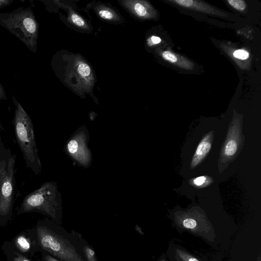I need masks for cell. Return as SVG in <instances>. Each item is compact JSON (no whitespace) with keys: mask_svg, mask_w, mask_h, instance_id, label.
I'll list each match as a JSON object with an SVG mask.
<instances>
[{"mask_svg":"<svg viewBox=\"0 0 261 261\" xmlns=\"http://www.w3.org/2000/svg\"><path fill=\"white\" fill-rule=\"evenodd\" d=\"M51 66L61 82L76 95L94 96L96 75L93 67L81 55L60 50L53 56Z\"/></svg>","mask_w":261,"mask_h":261,"instance_id":"obj_1","label":"cell"},{"mask_svg":"<svg viewBox=\"0 0 261 261\" xmlns=\"http://www.w3.org/2000/svg\"><path fill=\"white\" fill-rule=\"evenodd\" d=\"M0 25L19 39L31 51H37L39 24L31 7H19L11 12L0 13Z\"/></svg>","mask_w":261,"mask_h":261,"instance_id":"obj_2","label":"cell"},{"mask_svg":"<svg viewBox=\"0 0 261 261\" xmlns=\"http://www.w3.org/2000/svg\"><path fill=\"white\" fill-rule=\"evenodd\" d=\"M16 106L14 123L16 138L28 166L35 171V165H40L35 139L33 125L30 116L15 97H12Z\"/></svg>","mask_w":261,"mask_h":261,"instance_id":"obj_3","label":"cell"},{"mask_svg":"<svg viewBox=\"0 0 261 261\" xmlns=\"http://www.w3.org/2000/svg\"><path fill=\"white\" fill-rule=\"evenodd\" d=\"M37 233L41 247L54 256L65 261H84L72 244L46 227H37Z\"/></svg>","mask_w":261,"mask_h":261,"instance_id":"obj_4","label":"cell"},{"mask_svg":"<svg viewBox=\"0 0 261 261\" xmlns=\"http://www.w3.org/2000/svg\"><path fill=\"white\" fill-rule=\"evenodd\" d=\"M14 163V157L9 160L7 168L5 162H0V215H7L11 207Z\"/></svg>","mask_w":261,"mask_h":261,"instance_id":"obj_5","label":"cell"},{"mask_svg":"<svg viewBox=\"0 0 261 261\" xmlns=\"http://www.w3.org/2000/svg\"><path fill=\"white\" fill-rule=\"evenodd\" d=\"M47 191V188L42 187L28 195L24 198L18 213L39 210L54 216L51 205L48 204L45 196Z\"/></svg>","mask_w":261,"mask_h":261,"instance_id":"obj_6","label":"cell"},{"mask_svg":"<svg viewBox=\"0 0 261 261\" xmlns=\"http://www.w3.org/2000/svg\"><path fill=\"white\" fill-rule=\"evenodd\" d=\"M120 5L132 16L139 19H146L152 16L151 8L145 1H120Z\"/></svg>","mask_w":261,"mask_h":261,"instance_id":"obj_7","label":"cell"},{"mask_svg":"<svg viewBox=\"0 0 261 261\" xmlns=\"http://www.w3.org/2000/svg\"><path fill=\"white\" fill-rule=\"evenodd\" d=\"M94 11L102 20L112 23H120L123 18L114 9L104 4H96L93 6Z\"/></svg>","mask_w":261,"mask_h":261,"instance_id":"obj_8","label":"cell"},{"mask_svg":"<svg viewBox=\"0 0 261 261\" xmlns=\"http://www.w3.org/2000/svg\"><path fill=\"white\" fill-rule=\"evenodd\" d=\"M61 5L68 10L66 18L68 24L71 25L72 28L80 32L84 33L91 32L92 28L91 25L89 24L84 18L69 6L62 4Z\"/></svg>","mask_w":261,"mask_h":261,"instance_id":"obj_9","label":"cell"},{"mask_svg":"<svg viewBox=\"0 0 261 261\" xmlns=\"http://www.w3.org/2000/svg\"><path fill=\"white\" fill-rule=\"evenodd\" d=\"M211 147V145L209 142L206 141L201 142L197 148L193 163L196 164L210 151Z\"/></svg>","mask_w":261,"mask_h":261,"instance_id":"obj_10","label":"cell"},{"mask_svg":"<svg viewBox=\"0 0 261 261\" xmlns=\"http://www.w3.org/2000/svg\"><path fill=\"white\" fill-rule=\"evenodd\" d=\"M15 244L16 246L23 252L28 251L31 246L29 240L22 235L18 236L15 239Z\"/></svg>","mask_w":261,"mask_h":261,"instance_id":"obj_11","label":"cell"},{"mask_svg":"<svg viewBox=\"0 0 261 261\" xmlns=\"http://www.w3.org/2000/svg\"><path fill=\"white\" fill-rule=\"evenodd\" d=\"M176 258L178 261H200L196 257L181 249L176 250Z\"/></svg>","mask_w":261,"mask_h":261,"instance_id":"obj_12","label":"cell"},{"mask_svg":"<svg viewBox=\"0 0 261 261\" xmlns=\"http://www.w3.org/2000/svg\"><path fill=\"white\" fill-rule=\"evenodd\" d=\"M227 2L231 7L239 11L244 10L246 7L245 1L242 0H228Z\"/></svg>","mask_w":261,"mask_h":261,"instance_id":"obj_13","label":"cell"},{"mask_svg":"<svg viewBox=\"0 0 261 261\" xmlns=\"http://www.w3.org/2000/svg\"><path fill=\"white\" fill-rule=\"evenodd\" d=\"M237 143L234 140H230L227 143L225 148V154L228 156L232 155L237 151Z\"/></svg>","mask_w":261,"mask_h":261,"instance_id":"obj_14","label":"cell"},{"mask_svg":"<svg viewBox=\"0 0 261 261\" xmlns=\"http://www.w3.org/2000/svg\"><path fill=\"white\" fill-rule=\"evenodd\" d=\"M163 59L172 63H175L178 61L177 57L173 53L168 51H164L162 53Z\"/></svg>","mask_w":261,"mask_h":261,"instance_id":"obj_15","label":"cell"},{"mask_svg":"<svg viewBox=\"0 0 261 261\" xmlns=\"http://www.w3.org/2000/svg\"><path fill=\"white\" fill-rule=\"evenodd\" d=\"M84 252L87 261H97L95 252L88 246L84 247Z\"/></svg>","mask_w":261,"mask_h":261,"instance_id":"obj_16","label":"cell"},{"mask_svg":"<svg viewBox=\"0 0 261 261\" xmlns=\"http://www.w3.org/2000/svg\"><path fill=\"white\" fill-rule=\"evenodd\" d=\"M233 55L236 58L241 60H246L249 57L248 52L244 49L236 50Z\"/></svg>","mask_w":261,"mask_h":261,"instance_id":"obj_17","label":"cell"},{"mask_svg":"<svg viewBox=\"0 0 261 261\" xmlns=\"http://www.w3.org/2000/svg\"><path fill=\"white\" fill-rule=\"evenodd\" d=\"M161 41V39L159 37L156 36H152L148 38L147 40V44L150 46L155 44L160 43Z\"/></svg>","mask_w":261,"mask_h":261,"instance_id":"obj_18","label":"cell"},{"mask_svg":"<svg viewBox=\"0 0 261 261\" xmlns=\"http://www.w3.org/2000/svg\"><path fill=\"white\" fill-rule=\"evenodd\" d=\"M77 143L75 140L70 141L68 144V148L70 153H75L77 149Z\"/></svg>","mask_w":261,"mask_h":261,"instance_id":"obj_19","label":"cell"},{"mask_svg":"<svg viewBox=\"0 0 261 261\" xmlns=\"http://www.w3.org/2000/svg\"><path fill=\"white\" fill-rule=\"evenodd\" d=\"M15 254L16 256L13 258V261H31L27 257L19 253L15 252Z\"/></svg>","mask_w":261,"mask_h":261,"instance_id":"obj_20","label":"cell"},{"mask_svg":"<svg viewBox=\"0 0 261 261\" xmlns=\"http://www.w3.org/2000/svg\"><path fill=\"white\" fill-rule=\"evenodd\" d=\"M205 177L204 176H200L196 178L194 182L196 185L200 186L203 184L205 181Z\"/></svg>","mask_w":261,"mask_h":261,"instance_id":"obj_21","label":"cell"},{"mask_svg":"<svg viewBox=\"0 0 261 261\" xmlns=\"http://www.w3.org/2000/svg\"><path fill=\"white\" fill-rule=\"evenodd\" d=\"M13 0H0V9L10 5Z\"/></svg>","mask_w":261,"mask_h":261,"instance_id":"obj_22","label":"cell"},{"mask_svg":"<svg viewBox=\"0 0 261 261\" xmlns=\"http://www.w3.org/2000/svg\"><path fill=\"white\" fill-rule=\"evenodd\" d=\"M6 98V94L4 88L0 83V100L5 99Z\"/></svg>","mask_w":261,"mask_h":261,"instance_id":"obj_23","label":"cell"},{"mask_svg":"<svg viewBox=\"0 0 261 261\" xmlns=\"http://www.w3.org/2000/svg\"><path fill=\"white\" fill-rule=\"evenodd\" d=\"M45 261H59L50 255H46L45 257Z\"/></svg>","mask_w":261,"mask_h":261,"instance_id":"obj_24","label":"cell"},{"mask_svg":"<svg viewBox=\"0 0 261 261\" xmlns=\"http://www.w3.org/2000/svg\"><path fill=\"white\" fill-rule=\"evenodd\" d=\"M136 229L137 231H138L140 233L143 234V232L142 231L141 228L137 225L136 226Z\"/></svg>","mask_w":261,"mask_h":261,"instance_id":"obj_25","label":"cell"},{"mask_svg":"<svg viewBox=\"0 0 261 261\" xmlns=\"http://www.w3.org/2000/svg\"><path fill=\"white\" fill-rule=\"evenodd\" d=\"M161 261H165V260H164V259H162V260H161Z\"/></svg>","mask_w":261,"mask_h":261,"instance_id":"obj_26","label":"cell"}]
</instances>
